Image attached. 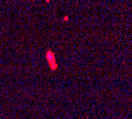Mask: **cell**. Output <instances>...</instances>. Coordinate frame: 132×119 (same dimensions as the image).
Masks as SVG:
<instances>
[{
    "label": "cell",
    "instance_id": "6da1fadb",
    "mask_svg": "<svg viewBox=\"0 0 132 119\" xmlns=\"http://www.w3.org/2000/svg\"><path fill=\"white\" fill-rule=\"evenodd\" d=\"M50 55H51V58H50V64H51V67H52V64L54 63V57H53L52 52H50Z\"/></svg>",
    "mask_w": 132,
    "mask_h": 119
}]
</instances>
